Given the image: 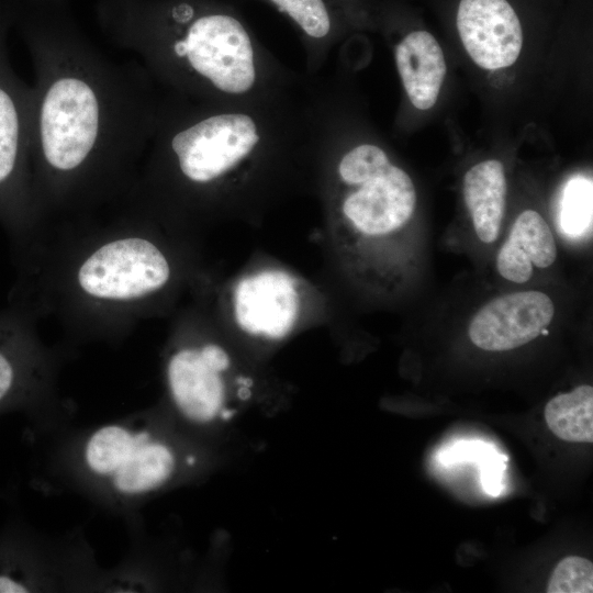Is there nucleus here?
I'll return each mask as SVG.
<instances>
[{
  "label": "nucleus",
  "mask_w": 593,
  "mask_h": 593,
  "mask_svg": "<svg viewBox=\"0 0 593 593\" xmlns=\"http://www.w3.org/2000/svg\"><path fill=\"white\" fill-rule=\"evenodd\" d=\"M337 3L343 8V10L345 11L346 13V9L348 7V0H336Z\"/></svg>",
  "instance_id": "412c9836"
},
{
  "label": "nucleus",
  "mask_w": 593,
  "mask_h": 593,
  "mask_svg": "<svg viewBox=\"0 0 593 593\" xmlns=\"http://www.w3.org/2000/svg\"><path fill=\"white\" fill-rule=\"evenodd\" d=\"M8 1L34 69L32 184L43 226L122 203L166 93L138 60L104 55L70 0Z\"/></svg>",
  "instance_id": "f257e3e1"
},
{
  "label": "nucleus",
  "mask_w": 593,
  "mask_h": 593,
  "mask_svg": "<svg viewBox=\"0 0 593 593\" xmlns=\"http://www.w3.org/2000/svg\"><path fill=\"white\" fill-rule=\"evenodd\" d=\"M548 593L593 592V564L589 559L569 556L553 569L547 585Z\"/></svg>",
  "instance_id": "6ab92c4d"
},
{
  "label": "nucleus",
  "mask_w": 593,
  "mask_h": 593,
  "mask_svg": "<svg viewBox=\"0 0 593 593\" xmlns=\"http://www.w3.org/2000/svg\"><path fill=\"white\" fill-rule=\"evenodd\" d=\"M233 307L235 321L243 331L271 339L283 338L299 316L295 282L278 270L246 276L235 287Z\"/></svg>",
  "instance_id": "f8f14e48"
},
{
  "label": "nucleus",
  "mask_w": 593,
  "mask_h": 593,
  "mask_svg": "<svg viewBox=\"0 0 593 593\" xmlns=\"http://www.w3.org/2000/svg\"><path fill=\"white\" fill-rule=\"evenodd\" d=\"M36 324V317L13 304L0 310V415L21 412L45 430L69 413L58 393V356Z\"/></svg>",
  "instance_id": "0eeeda50"
},
{
  "label": "nucleus",
  "mask_w": 593,
  "mask_h": 593,
  "mask_svg": "<svg viewBox=\"0 0 593 593\" xmlns=\"http://www.w3.org/2000/svg\"><path fill=\"white\" fill-rule=\"evenodd\" d=\"M94 14L107 40L135 54L169 94L251 103L296 92L304 81L228 0H97Z\"/></svg>",
  "instance_id": "20e7f679"
},
{
  "label": "nucleus",
  "mask_w": 593,
  "mask_h": 593,
  "mask_svg": "<svg viewBox=\"0 0 593 593\" xmlns=\"http://www.w3.org/2000/svg\"><path fill=\"white\" fill-rule=\"evenodd\" d=\"M110 211L48 224L15 264L9 304L90 342L118 343L152 314L176 280L175 259L154 214L127 201Z\"/></svg>",
  "instance_id": "f03ea898"
},
{
  "label": "nucleus",
  "mask_w": 593,
  "mask_h": 593,
  "mask_svg": "<svg viewBox=\"0 0 593 593\" xmlns=\"http://www.w3.org/2000/svg\"><path fill=\"white\" fill-rule=\"evenodd\" d=\"M545 421L558 438L570 443L593 441V388L577 387L553 396L545 406Z\"/></svg>",
  "instance_id": "f3484780"
},
{
  "label": "nucleus",
  "mask_w": 593,
  "mask_h": 593,
  "mask_svg": "<svg viewBox=\"0 0 593 593\" xmlns=\"http://www.w3.org/2000/svg\"><path fill=\"white\" fill-rule=\"evenodd\" d=\"M288 19L305 54V76L323 72L334 44L344 31L345 11L336 0H259Z\"/></svg>",
  "instance_id": "ddd939ff"
},
{
  "label": "nucleus",
  "mask_w": 593,
  "mask_h": 593,
  "mask_svg": "<svg viewBox=\"0 0 593 593\" xmlns=\"http://www.w3.org/2000/svg\"><path fill=\"white\" fill-rule=\"evenodd\" d=\"M309 157L304 82L296 92L251 103L215 104L166 93L125 201L154 215L214 210L246 201Z\"/></svg>",
  "instance_id": "7ed1b4c3"
},
{
  "label": "nucleus",
  "mask_w": 593,
  "mask_h": 593,
  "mask_svg": "<svg viewBox=\"0 0 593 593\" xmlns=\"http://www.w3.org/2000/svg\"><path fill=\"white\" fill-rule=\"evenodd\" d=\"M553 315V302L546 293L536 290L513 292L484 304L472 317L468 334L483 350H511L539 336Z\"/></svg>",
  "instance_id": "9d476101"
},
{
  "label": "nucleus",
  "mask_w": 593,
  "mask_h": 593,
  "mask_svg": "<svg viewBox=\"0 0 593 593\" xmlns=\"http://www.w3.org/2000/svg\"><path fill=\"white\" fill-rule=\"evenodd\" d=\"M11 29L10 4L0 0V224L16 261L32 250L44 226L32 184L33 89L11 64L8 47Z\"/></svg>",
  "instance_id": "423d86ee"
},
{
  "label": "nucleus",
  "mask_w": 593,
  "mask_h": 593,
  "mask_svg": "<svg viewBox=\"0 0 593 593\" xmlns=\"http://www.w3.org/2000/svg\"><path fill=\"white\" fill-rule=\"evenodd\" d=\"M249 394L250 392L248 390V387L242 385V388L238 390V395L240 399H247Z\"/></svg>",
  "instance_id": "aec40b11"
},
{
  "label": "nucleus",
  "mask_w": 593,
  "mask_h": 593,
  "mask_svg": "<svg viewBox=\"0 0 593 593\" xmlns=\"http://www.w3.org/2000/svg\"><path fill=\"white\" fill-rule=\"evenodd\" d=\"M592 180L582 176L570 179L562 191L559 222L569 237H579L592 227Z\"/></svg>",
  "instance_id": "a211bd4d"
},
{
  "label": "nucleus",
  "mask_w": 593,
  "mask_h": 593,
  "mask_svg": "<svg viewBox=\"0 0 593 593\" xmlns=\"http://www.w3.org/2000/svg\"><path fill=\"white\" fill-rule=\"evenodd\" d=\"M557 257L553 234L544 217L534 210L517 215L496 256L500 276L514 283L527 282L535 268L550 267Z\"/></svg>",
  "instance_id": "4468645a"
},
{
  "label": "nucleus",
  "mask_w": 593,
  "mask_h": 593,
  "mask_svg": "<svg viewBox=\"0 0 593 593\" xmlns=\"http://www.w3.org/2000/svg\"><path fill=\"white\" fill-rule=\"evenodd\" d=\"M507 183L503 164L489 159L472 166L463 178V198L474 232L482 243H494L505 211Z\"/></svg>",
  "instance_id": "dca6fc26"
},
{
  "label": "nucleus",
  "mask_w": 593,
  "mask_h": 593,
  "mask_svg": "<svg viewBox=\"0 0 593 593\" xmlns=\"http://www.w3.org/2000/svg\"><path fill=\"white\" fill-rule=\"evenodd\" d=\"M186 340L174 346L166 358V387L179 415L191 424L206 425L225 409L222 373L228 369L231 359L217 343Z\"/></svg>",
  "instance_id": "1a4fd4ad"
},
{
  "label": "nucleus",
  "mask_w": 593,
  "mask_h": 593,
  "mask_svg": "<svg viewBox=\"0 0 593 593\" xmlns=\"http://www.w3.org/2000/svg\"><path fill=\"white\" fill-rule=\"evenodd\" d=\"M98 568L81 537L52 539L22 522L0 533V593L91 591Z\"/></svg>",
  "instance_id": "6e6552de"
},
{
  "label": "nucleus",
  "mask_w": 593,
  "mask_h": 593,
  "mask_svg": "<svg viewBox=\"0 0 593 593\" xmlns=\"http://www.w3.org/2000/svg\"><path fill=\"white\" fill-rule=\"evenodd\" d=\"M394 59L405 92L418 110L437 101L447 66L443 49L426 31H413L394 46Z\"/></svg>",
  "instance_id": "2eb2a0df"
},
{
  "label": "nucleus",
  "mask_w": 593,
  "mask_h": 593,
  "mask_svg": "<svg viewBox=\"0 0 593 593\" xmlns=\"http://www.w3.org/2000/svg\"><path fill=\"white\" fill-rule=\"evenodd\" d=\"M176 447L149 412L65 435L54 449V474L100 507L135 518L141 504L178 473Z\"/></svg>",
  "instance_id": "39448f33"
},
{
  "label": "nucleus",
  "mask_w": 593,
  "mask_h": 593,
  "mask_svg": "<svg viewBox=\"0 0 593 593\" xmlns=\"http://www.w3.org/2000/svg\"><path fill=\"white\" fill-rule=\"evenodd\" d=\"M457 29L467 53L481 68H505L519 56L523 31L507 0H460Z\"/></svg>",
  "instance_id": "9b49d317"
}]
</instances>
